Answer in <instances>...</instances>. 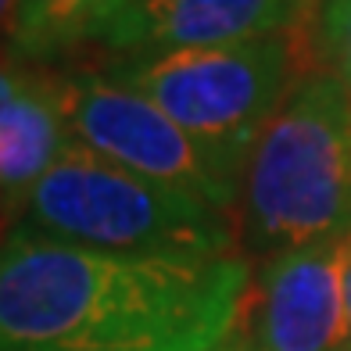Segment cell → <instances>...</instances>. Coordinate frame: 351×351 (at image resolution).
<instances>
[{
  "label": "cell",
  "instance_id": "cell-1",
  "mask_svg": "<svg viewBox=\"0 0 351 351\" xmlns=\"http://www.w3.org/2000/svg\"><path fill=\"white\" fill-rule=\"evenodd\" d=\"M251 258L125 254L19 226L0 241V351H222Z\"/></svg>",
  "mask_w": 351,
  "mask_h": 351
},
{
  "label": "cell",
  "instance_id": "cell-2",
  "mask_svg": "<svg viewBox=\"0 0 351 351\" xmlns=\"http://www.w3.org/2000/svg\"><path fill=\"white\" fill-rule=\"evenodd\" d=\"M351 233V93L305 72L269 119L244 172L237 237L244 258L344 241Z\"/></svg>",
  "mask_w": 351,
  "mask_h": 351
},
{
  "label": "cell",
  "instance_id": "cell-3",
  "mask_svg": "<svg viewBox=\"0 0 351 351\" xmlns=\"http://www.w3.org/2000/svg\"><path fill=\"white\" fill-rule=\"evenodd\" d=\"M22 226L54 241L172 258L241 254L237 215L69 143L25 204Z\"/></svg>",
  "mask_w": 351,
  "mask_h": 351
},
{
  "label": "cell",
  "instance_id": "cell-4",
  "mask_svg": "<svg viewBox=\"0 0 351 351\" xmlns=\"http://www.w3.org/2000/svg\"><path fill=\"white\" fill-rule=\"evenodd\" d=\"M308 29L115 61L108 72L162 108L183 133L244 180L269 119L298 79L315 72Z\"/></svg>",
  "mask_w": 351,
  "mask_h": 351
},
{
  "label": "cell",
  "instance_id": "cell-5",
  "mask_svg": "<svg viewBox=\"0 0 351 351\" xmlns=\"http://www.w3.org/2000/svg\"><path fill=\"white\" fill-rule=\"evenodd\" d=\"M72 140L154 183L237 215L244 180L108 69H69Z\"/></svg>",
  "mask_w": 351,
  "mask_h": 351
},
{
  "label": "cell",
  "instance_id": "cell-6",
  "mask_svg": "<svg viewBox=\"0 0 351 351\" xmlns=\"http://www.w3.org/2000/svg\"><path fill=\"white\" fill-rule=\"evenodd\" d=\"M233 351H351L341 241L262 258L251 276Z\"/></svg>",
  "mask_w": 351,
  "mask_h": 351
},
{
  "label": "cell",
  "instance_id": "cell-7",
  "mask_svg": "<svg viewBox=\"0 0 351 351\" xmlns=\"http://www.w3.org/2000/svg\"><path fill=\"white\" fill-rule=\"evenodd\" d=\"M312 25L298 0H130L93 47L115 61L190 51V47L247 43Z\"/></svg>",
  "mask_w": 351,
  "mask_h": 351
},
{
  "label": "cell",
  "instance_id": "cell-8",
  "mask_svg": "<svg viewBox=\"0 0 351 351\" xmlns=\"http://www.w3.org/2000/svg\"><path fill=\"white\" fill-rule=\"evenodd\" d=\"M69 143V69L33 65L0 108V222L25 215L33 190Z\"/></svg>",
  "mask_w": 351,
  "mask_h": 351
},
{
  "label": "cell",
  "instance_id": "cell-9",
  "mask_svg": "<svg viewBox=\"0 0 351 351\" xmlns=\"http://www.w3.org/2000/svg\"><path fill=\"white\" fill-rule=\"evenodd\" d=\"M130 0H22L8 51L29 65H54L101 36Z\"/></svg>",
  "mask_w": 351,
  "mask_h": 351
},
{
  "label": "cell",
  "instance_id": "cell-10",
  "mask_svg": "<svg viewBox=\"0 0 351 351\" xmlns=\"http://www.w3.org/2000/svg\"><path fill=\"white\" fill-rule=\"evenodd\" d=\"M315 69L337 75L351 93V0H326L308 29Z\"/></svg>",
  "mask_w": 351,
  "mask_h": 351
},
{
  "label": "cell",
  "instance_id": "cell-11",
  "mask_svg": "<svg viewBox=\"0 0 351 351\" xmlns=\"http://www.w3.org/2000/svg\"><path fill=\"white\" fill-rule=\"evenodd\" d=\"M29 69H33V65H29V61H22V58H14L8 47L0 51V108H4V104L14 97V90L25 83Z\"/></svg>",
  "mask_w": 351,
  "mask_h": 351
},
{
  "label": "cell",
  "instance_id": "cell-12",
  "mask_svg": "<svg viewBox=\"0 0 351 351\" xmlns=\"http://www.w3.org/2000/svg\"><path fill=\"white\" fill-rule=\"evenodd\" d=\"M19 11H22V0H0V51H4V47H11Z\"/></svg>",
  "mask_w": 351,
  "mask_h": 351
},
{
  "label": "cell",
  "instance_id": "cell-13",
  "mask_svg": "<svg viewBox=\"0 0 351 351\" xmlns=\"http://www.w3.org/2000/svg\"><path fill=\"white\" fill-rule=\"evenodd\" d=\"M341 283H344V305H348V326H351V233L341 241Z\"/></svg>",
  "mask_w": 351,
  "mask_h": 351
},
{
  "label": "cell",
  "instance_id": "cell-14",
  "mask_svg": "<svg viewBox=\"0 0 351 351\" xmlns=\"http://www.w3.org/2000/svg\"><path fill=\"white\" fill-rule=\"evenodd\" d=\"M298 4H301V11H305V14H308V19L315 22V14H319V11H323V4H326V0H298Z\"/></svg>",
  "mask_w": 351,
  "mask_h": 351
},
{
  "label": "cell",
  "instance_id": "cell-15",
  "mask_svg": "<svg viewBox=\"0 0 351 351\" xmlns=\"http://www.w3.org/2000/svg\"><path fill=\"white\" fill-rule=\"evenodd\" d=\"M222 351H233V348H222Z\"/></svg>",
  "mask_w": 351,
  "mask_h": 351
}]
</instances>
